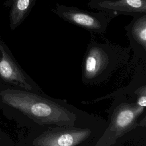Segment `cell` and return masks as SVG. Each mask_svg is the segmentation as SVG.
<instances>
[{"instance_id":"cell-10","label":"cell","mask_w":146,"mask_h":146,"mask_svg":"<svg viewBox=\"0 0 146 146\" xmlns=\"http://www.w3.org/2000/svg\"><path fill=\"white\" fill-rule=\"evenodd\" d=\"M138 93H139V96H138V99L137 100L136 103L139 106L145 108L146 107L145 86H144L143 88H141V90H140V91Z\"/></svg>"},{"instance_id":"cell-1","label":"cell","mask_w":146,"mask_h":146,"mask_svg":"<svg viewBox=\"0 0 146 146\" xmlns=\"http://www.w3.org/2000/svg\"><path fill=\"white\" fill-rule=\"evenodd\" d=\"M0 111L7 117L19 112L41 125L73 126L76 115L50 99L22 90L0 79Z\"/></svg>"},{"instance_id":"cell-8","label":"cell","mask_w":146,"mask_h":146,"mask_svg":"<svg viewBox=\"0 0 146 146\" xmlns=\"http://www.w3.org/2000/svg\"><path fill=\"white\" fill-rule=\"evenodd\" d=\"M132 19L125 26L126 35L135 54L145 58L146 54V13L132 17Z\"/></svg>"},{"instance_id":"cell-3","label":"cell","mask_w":146,"mask_h":146,"mask_svg":"<svg viewBox=\"0 0 146 146\" xmlns=\"http://www.w3.org/2000/svg\"><path fill=\"white\" fill-rule=\"evenodd\" d=\"M51 11L63 20L96 35H103L113 19L105 11L91 12L58 3L51 9Z\"/></svg>"},{"instance_id":"cell-5","label":"cell","mask_w":146,"mask_h":146,"mask_svg":"<svg viewBox=\"0 0 146 146\" xmlns=\"http://www.w3.org/2000/svg\"><path fill=\"white\" fill-rule=\"evenodd\" d=\"M0 79L10 86L34 90L31 79L18 64L9 50L0 44Z\"/></svg>"},{"instance_id":"cell-2","label":"cell","mask_w":146,"mask_h":146,"mask_svg":"<svg viewBox=\"0 0 146 146\" xmlns=\"http://www.w3.org/2000/svg\"><path fill=\"white\" fill-rule=\"evenodd\" d=\"M99 42L97 35L91 34L84 57V73L87 79H91L107 68L124 63L128 57L130 47L115 44L106 38Z\"/></svg>"},{"instance_id":"cell-6","label":"cell","mask_w":146,"mask_h":146,"mask_svg":"<svg viewBox=\"0 0 146 146\" xmlns=\"http://www.w3.org/2000/svg\"><path fill=\"white\" fill-rule=\"evenodd\" d=\"M87 5L107 13L112 18L120 15L133 17L146 13V0H90Z\"/></svg>"},{"instance_id":"cell-4","label":"cell","mask_w":146,"mask_h":146,"mask_svg":"<svg viewBox=\"0 0 146 146\" xmlns=\"http://www.w3.org/2000/svg\"><path fill=\"white\" fill-rule=\"evenodd\" d=\"M91 131L73 126H58L43 132L33 141L34 146H76L86 140Z\"/></svg>"},{"instance_id":"cell-9","label":"cell","mask_w":146,"mask_h":146,"mask_svg":"<svg viewBox=\"0 0 146 146\" xmlns=\"http://www.w3.org/2000/svg\"><path fill=\"white\" fill-rule=\"evenodd\" d=\"M36 0H13L10 19L12 30L18 27L28 15Z\"/></svg>"},{"instance_id":"cell-7","label":"cell","mask_w":146,"mask_h":146,"mask_svg":"<svg viewBox=\"0 0 146 146\" xmlns=\"http://www.w3.org/2000/svg\"><path fill=\"white\" fill-rule=\"evenodd\" d=\"M144 108L136 103H124L114 110L108 130L110 132H113L114 139L137 125V119L143 112Z\"/></svg>"}]
</instances>
